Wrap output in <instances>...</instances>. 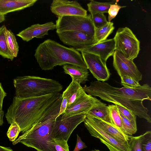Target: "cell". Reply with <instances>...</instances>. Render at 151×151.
Segmentation results:
<instances>
[{"label":"cell","mask_w":151,"mask_h":151,"mask_svg":"<svg viewBox=\"0 0 151 151\" xmlns=\"http://www.w3.org/2000/svg\"><path fill=\"white\" fill-rule=\"evenodd\" d=\"M83 88L88 94L121 106L136 116L151 122L150 116L147 113L149 110L142 103L145 100H151V88L148 84L136 88H119L97 81H92L89 86L85 85Z\"/></svg>","instance_id":"6da1fadb"},{"label":"cell","mask_w":151,"mask_h":151,"mask_svg":"<svg viewBox=\"0 0 151 151\" xmlns=\"http://www.w3.org/2000/svg\"><path fill=\"white\" fill-rule=\"evenodd\" d=\"M62 96L60 93L26 99L16 96L8 109L5 117L8 123L16 122L21 132L30 129L43 115L47 109Z\"/></svg>","instance_id":"7a4b0ae2"},{"label":"cell","mask_w":151,"mask_h":151,"mask_svg":"<svg viewBox=\"0 0 151 151\" xmlns=\"http://www.w3.org/2000/svg\"><path fill=\"white\" fill-rule=\"evenodd\" d=\"M62 100L61 96L30 129L13 142V144L20 142L37 151H56L52 131L59 112Z\"/></svg>","instance_id":"3957f363"},{"label":"cell","mask_w":151,"mask_h":151,"mask_svg":"<svg viewBox=\"0 0 151 151\" xmlns=\"http://www.w3.org/2000/svg\"><path fill=\"white\" fill-rule=\"evenodd\" d=\"M34 56L40 67L43 70H51L57 65L66 64L88 69L79 51L73 47H67L50 39L39 45Z\"/></svg>","instance_id":"277c9868"},{"label":"cell","mask_w":151,"mask_h":151,"mask_svg":"<svg viewBox=\"0 0 151 151\" xmlns=\"http://www.w3.org/2000/svg\"><path fill=\"white\" fill-rule=\"evenodd\" d=\"M16 96L23 99L60 93L62 85L54 80L34 76L17 77L14 80Z\"/></svg>","instance_id":"5b68a950"},{"label":"cell","mask_w":151,"mask_h":151,"mask_svg":"<svg viewBox=\"0 0 151 151\" xmlns=\"http://www.w3.org/2000/svg\"><path fill=\"white\" fill-rule=\"evenodd\" d=\"M115 49L128 60L133 61L140 51V42L128 27L118 29L113 38Z\"/></svg>","instance_id":"8992f818"},{"label":"cell","mask_w":151,"mask_h":151,"mask_svg":"<svg viewBox=\"0 0 151 151\" xmlns=\"http://www.w3.org/2000/svg\"><path fill=\"white\" fill-rule=\"evenodd\" d=\"M55 24L56 32L72 31L94 36L95 28L91 14L85 16H67L58 17Z\"/></svg>","instance_id":"52a82bcc"},{"label":"cell","mask_w":151,"mask_h":151,"mask_svg":"<svg viewBox=\"0 0 151 151\" xmlns=\"http://www.w3.org/2000/svg\"><path fill=\"white\" fill-rule=\"evenodd\" d=\"M83 122L91 135L99 139L109 151H129L128 143L120 142L105 131L86 115Z\"/></svg>","instance_id":"ba28073f"},{"label":"cell","mask_w":151,"mask_h":151,"mask_svg":"<svg viewBox=\"0 0 151 151\" xmlns=\"http://www.w3.org/2000/svg\"><path fill=\"white\" fill-rule=\"evenodd\" d=\"M86 117V114H83L64 118L60 116L57 118L52 128V138L68 142L73 130L84 121Z\"/></svg>","instance_id":"9c48e42d"},{"label":"cell","mask_w":151,"mask_h":151,"mask_svg":"<svg viewBox=\"0 0 151 151\" xmlns=\"http://www.w3.org/2000/svg\"><path fill=\"white\" fill-rule=\"evenodd\" d=\"M104 103L85 92L75 102L67 107L61 118L87 114L91 109Z\"/></svg>","instance_id":"30bf717a"},{"label":"cell","mask_w":151,"mask_h":151,"mask_svg":"<svg viewBox=\"0 0 151 151\" xmlns=\"http://www.w3.org/2000/svg\"><path fill=\"white\" fill-rule=\"evenodd\" d=\"M113 56V66L120 78L127 76L138 82L142 79V74L133 61L127 59L116 50Z\"/></svg>","instance_id":"8fae6325"},{"label":"cell","mask_w":151,"mask_h":151,"mask_svg":"<svg viewBox=\"0 0 151 151\" xmlns=\"http://www.w3.org/2000/svg\"><path fill=\"white\" fill-rule=\"evenodd\" d=\"M81 52L88 69L98 81L104 82L109 79L111 74L109 70L99 56L87 52Z\"/></svg>","instance_id":"7c38bea8"},{"label":"cell","mask_w":151,"mask_h":151,"mask_svg":"<svg viewBox=\"0 0 151 151\" xmlns=\"http://www.w3.org/2000/svg\"><path fill=\"white\" fill-rule=\"evenodd\" d=\"M50 9L58 17L67 16H86L87 11L77 1L54 0Z\"/></svg>","instance_id":"4fadbf2b"},{"label":"cell","mask_w":151,"mask_h":151,"mask_svg":"<svg viewBox=\"0 0 151 151\" xmlns=\"http://www.w3.org/2000/svg\"><path fill=\"white\" fill-rule=\"evenodd\" d=\"M60 40L64 44L75 49L94 44V36L75 31H65L56 32Z\"/></svg>","instance_id":"5bb4252c"},{"label":"cell","mask_w":151,"mask_h":151,"mask_svg":"<svg viewBox=\"0 0 151 151\" xmlns=\"http://www.w3.org/2000/svg\"><path fill=\"white\" fill-rule=\"evenodd\" d=\"M76 50L79 52H84L97 55L104 63H106L108 59L113 55L115 50L114 41L113 38L107 39L99 43Z\"/></svg>","instance_id":"9a60e30c"},{"label":"cell","mask_w":151,"mask_h":151,"mask_svg":"<svg viewBox=\"0 0 151 151\" xmlns=\"http://www.w3.org/2000/svg\"><path fill=\"white\" fill-rule=\"evenodd\" d=\"M56 24L53 22L43 24H37L32 25L19 32L17 35L25 41L28 42L35 37L42 38L48 35V31L56 29Z\"/></svg>","instance_id":"2e32d148"},{"label":"cell","mask_w":151,"mask_h":151,"mask_svg":"<svg viewBox=\"0 0 151 151\" xmlns=\"http://www.w3.org/2000/svg\"><path fill=\"white\" fill-rule=\"evenodd\" d=\"M88 116L101 129L120 142L128 143L129 136L126 135L118 127L113 124L106 122L98 118L89 115Z\"/></svg>","instance_id":"e0dca14e"},{"label":"cell","mask_w":151,"mask_h":151,"mask_svg":"<svg viewBox=\"0 0 151 151\" xmlns=\"http://www.w3.org/2000/svg\"><path fill=\"white\" fill-rule=\"evenodd\" d=\"M37 0H0V14L5 15L11 12L33 6Z\"/></svg>","instance_id":"ac0fdd59"},{"label":"cell","mask_w":151,"mask_h":151,"mask_svg":"<svg viewBox=\"0 0 151 151\" xmlns=\"http://www.w3.org/2000/svg\"><path fill=\"white\" fill-rule=\"evenodd\" d=\"M64 73L69 75L72 80L79 84H84L88 80L89 72L87 69L70 64L63 66Z\"/></svg>","instance_id":"d6986e66"},{"label":"cell","mask_w":151,"mask_h":151,"mask_svg":"<svg viewBox=\"0 0 151 151\" xmlns=\"http://www.w3.org/2000/svg\"><path fill=\"white\" fill-rule=\"evenodd\" d=\"M85 92L80 84L72 80L71 83L63 92L62 97H66L68 99L67 108L74 103Z\"/></svg>","instance_id":"ffe728a7"},{"label":"cell","mask_w":151,"mask_h":151,"mask_svg":"<svg viewBox=\"0 0 151 151\" xmlns=\"http://www.w3.org/2000/svg\"><path fill=\"white\" fill-rule=\"evenodd\" d=\"M114 29V23L109 22L104 26L98 28H95L94 44L99 43L107 39V37L113 32Z\"/></svg>","instance_id":"44dd1931"},{"label":"cell","mask_w":151,"mask_h":151,"mask_svg":"<svg viewBox=\"0 0 151 151\" xmlns=\"http://www.w3.org/2000/svg\"><path fill=\"white\" fill-rule=\"evenodd\" d=\"M86 114L97 117L106 122L112 124L110 110L108 106L104 103L91 109Z\"/></svg>","instance_id":"7402d4cb"},{"label":"cell","mask_w":151,"mask_h":151,"mask_svg":"<svg viewBox=\"0 0 151 151\" xmlns=\"http://www.w3.org/2000/svg\"><path fill=\"white\" fill-rule=\"evenodd\" d=\"M116 1L107 2H100L93 0L91 1L87 4L88 10L91 15L98 13H108L111 5Z\"/></svg>","instance_id":"603a6c76"},{"label":"cell","mask_w":151,"mask_h":151,"mask_svg":"<svg viewBox=\"0 0 151 151\" xmlns=\"http://www.w3.org/2000/svg\"><path fill=\"white\" fill-rule=\"evenodd\" d=\"M7 29L4 25L0 27V55L4 58L12 60L14 58L8 48L6 40V32Z\"/></svg>","instance_id":"cb8c5ba5"},{"label":"cell","mask_w":151,"mask_h":151,"mask_svg":"<svg viewBox=\"0 0 151 151\" xmlns=\"http://www.w3.org/2000/svg\"><path fill=\"white\" fill-rule=\"evenodd\" d=\"M6 38L10 52L14 58L16 57L19 50V46L14 35L10 30L7 29L6 32Z\"/></svg>","instance_id":"d4e9b609"},{"label":"cell","mask_w":151,"mask_h":151,"mask_svg":"<svg viewBox=\"0 0 151 151\" xmlns=\"http://www.w3.org/2000/svg\"><path fill=\"white\" fill-rule=\"evenodd\" d=\"M111 117L113 124L119 128L122 131V120L119 112L115 105H109L108 106Z\"/></svg>","instance_id":"484cf974"},{"label":"cell","mask_w":151,"mask_h":151,"mask_svg":"<svg viewBox=\"0 0 151 151\" xmlns=\"http://www.w3.org/2000/svg\"><path fill=\"white\" fill-rule=\"evenodd\" d=\"M120 114L122 120L123 132L129 136L135 134L137 131V125H134L120 113Z\"/></svg>","instance_id":"4316f807"},{"label":"cell","mask_w":151,"mask_h":151,"mask_svg":"<svg viewBox=\"0 0 151 151\" xmlns=\"http://www.w3.org/2000/svg\"><path fill=\"white\" fill-rule=\"evenodd\" d=\"M143 134L137 136H129V151H142V141Z\"/></svg>","instance_id":"83f0119b"},{"label":"cell","mask_w":151,"mask_h":151,"mask_svg":"<svg viewBox=\"0 0 151 151\" xmlns=\"http://www.w3.org/2000/svg\"><path fill=\"white\" fill-rule=\"evenodd\" d=\"M91 15L92 22L95 28L101 27L106 24L108 22L104 13H98Z\"/></svg>","instance_id":"f1b7e54d"},{"label":"cell","mask_w":151,"mask_h":151,"mask_svg":"<svg viewBox=\"0 0 151 151\" xmlns=\"http://www.w3.org/2000/svg\"><path fill=\"white\" fill-rule=\"evenodd\" d=\"M20 132L19 126L16 122H13L11 124L7 132V135L9 140L13 142L15 140Z\"/></svg>","instance_id":"f546056e"},{"label":"cell","mask_w":151,"mask_h":151,"mask_svg":"<svg viewBox=\"0 0 151 151\" xmlns=\"http://www.w3.org/2000/svg\"><path fill=\"white\" fill-rule=\"evenodd\" d=\"M120 113L134 125H137L136 116L129 109L119 105L115 104Z\"/></svg>","instance_id":"4dcf8cb0"},{"label":"cell","mask_w":151,"mask_h":151,"mask_svg":"<svg viewBox=\"0 0 151 151\" xmlns=\"http://www.w3.org/2000/svg\"><path fill=\"white\" fill-rule=\"evenodd\" d=\"M142 151H151V132L147 131L143 134Z\"/></svg>","instance_id":"1f68e13d"},{"label":"cell","mask_w":151,"mask_h":151,"mask_svg":"<svg viewBox=\"0 0 151 151\" xmlns=\"http://www.w3.org/2000/svg\"><path fill=\"white\" fill-rule=\"evenodd\" d=\"M121 84L124 87L130 88H136L141 85L139 82L132 77L127 76H123L121 77Z\"/></svg>","instance_id":"d6a6232c"},{"label":"cell","mask_w":151,"mask_h":151,"mask_svg":"<svg viewBox=\"0 0 151 151\" xmlns=\"http://www.w3.org/2000/svg\"><path fill=\"white\" fill-rule=\"evenodd\" d=\"M119 0H116L114 3L110 5L108 9V22H110L117 14L119 11L122 8L125 6H121L117 4Z\"/></svg>","instance_id":"836d02e7"},{"label":"cell","mask_w":151,"mask_h":151,"mask_svg":"<svg viewBox=\"0 0 151 151\" xmlns=\"http://www.w3.org/2000/svg\"><path fill=\"white\" fill-rule=\"evenodd\" d=\"M54 146L56 151H69L67 142L65 140L54 139Z\"/></svg>","instance_id":"e575fe53"},{"label":"cell","mask_w":151,"mask_h":151,"mask_svg":"<svg viewBox=\"0 0 151 151\" xmlns=\"http://www.w3.org/2000/svg\"><path fill=\"white\" fill-rule=\"evenodd\" d=\"M77 136L76 144L73 151H79L87 147L85 144L81 140V137L77 134Z\"/></svg>","instance_id":"d590c367"},{"label":"cell","mask_w":151,"mask_h":151,"mask_svg":"<svg viewBox=\"0 0 151 151\" xmlns=\"http://www.w3.org/2000/svg\"><path fill=\"white\" fill-rule=\"evenodd\" d=\"M62 100L60 106L59 112L57 118L60 116L64 113L67 108L68 104L67 98L66 97H62Z\"/></svg>","instance_id":"8d00e7d4"},{"label":"cell","mask_w":151,"mask_h":151,"mask_svg":"<svg viewBox=\"0 0 151 151\" xmlns=\"http://www.w3.org/2000/svg\"><path fill=\"white\" fill-rule=\"evenodd\" d=\"M6 95V93L4 91L0 83V111H2V105L3 99Z\"/></svg>","instance_id":"74e56055"},{"label":"cell","mask_w":151,"mask_h":151,"mask_svg":"<svg viewBox=\"0 0 151 151\" xmlns=\"http://www.w3.org/2000/svg\"><path fill=\"white\" fill-rule=\"evenodd\" d=\"M0 151H13L10 147H6L0 146Z\"/></svg>","instance_id":"f35d334b"},{"label":"cell","mask_w":151,"mask_h":151,"mask_svg":"<svg viewBox=\"0 0 151 151\" xmlns=\"http://www.w3.org/2000/svg\"><path fill=\"white\" fill-rule=\"evenodd\" d=\"M4 115V111H0V126L2 125L4 123L3 120Z\"/></svg>","instance_id":"ab89813d"},{"label":"cell","mask_w":151,"mask_h":151,"mask_svg":"<svg viewBox=\"0 0 151 151\" xmlns=\"http://www.w3.org/2000/svg\"><path fill=\"white\" fill-rule=\"evenodd\" d=\"M5 20V17L4 15L0 14V23L2 22Z\"/></svg>","instance_id":"60d3db41"},{"label":"cell","mask_w":151,"mask_h":151,"mask_svg":"<svg viewBox=\"0 0 151 151\" xmlns=\"http://www.w3.org/2000/svg\"><path fill=\"white\" fill-rule=\"evenodd\" d=\"M91 151H100L99 150L95 149L94 150H91Z\"/></svg>","instance_id":"b9f144b4"},{"label":"cell","mask_w":151,"mask_h":151,"mask_svg":"<svg viewBox=\"0 0 151 151\" xmlns=\"http://www.w3.org/2000/svg\"></svg>","instance_id":"7bdbcfd3"}]
</instances>
